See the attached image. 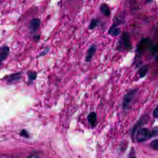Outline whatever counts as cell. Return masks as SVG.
Wrapping results in <instances>:
<instances>
[{"mask_svg":"<svg viewBox=\"0 0 158 158\" xmlns=\"http://www.w3.org/2000/svg\"><path fill=\"white\" fill-rule=\"evenodd\" d=\"M146 51H150L153 56H155V54L157 55L158 52V45L154 44L152 40L148 38H142L140 41L136 49L135 58L136 60H140V64H141L140 59L144 52Z\"/></svg>","mask_w":158,"mask_h":158,"instance_id":"cell-1","label":"cell"},{"mask_svg":"<svg viewBox=\"0 0 158 158\" xmlns=\"http://www.w3.org/2000/svg\"><path fill=\"white\" fill-rule=\"evenodd\" d=\"M133 48L130 34L128 32H124L117 42L115 49L119 52H123L130 51Z\"/></svg>","mask_w":158,"mask_h":158,"instance_id":"cell-2","label":"cell"},{"mask_svg":"<svg viewBox=\"0 0 158 158\" xmlns=\"http://www.w3.org/2000/svg\"><path fill=\"white\" fill-rule=\"evenodd\" d=\"M139 91L138 88L129 90L124 95L122 102V108L124 111H127L130 110L132 107V105Z\"/></svg>","mask_w":158,"mask_h":158,"instance_id":"cell-3","label":"cell"},{"mask_svg":"<svg viewBox=\"0 0 158 158\" xmlns=\"http://www.w3.org/2000/svg\"><path fill=\"white\" fill-rule=\"evenodd\" d=\"M136 139L138 142H143L148 138L156 136L158 134V128H154L153 130H150L147 128H140L137 130Z\"/></svg>","mask_w":158,"mask_h":158,"instance_id":"cell-4","label":"cell"},{"mask_svg":"<svg viewBox=\"0 0 158 158\" xmlns=\"http://www.w3.org/2000/svg\"><path fill=\"white\" fill-rule=\"evenodd\" d=\"M149 120V116L147 114L142 115L140 118L139 119L138 121L136 123V124L133 127V129H132V134H134L135 132L141 127L142 126L148 123Z\"/></svg>","mask_w":158,"mask_h":158,"instance_id":"cell-5","label":"cell"},{"mask_svg":"<svg viewBox=\"0 0 158 158\" xmlns=\"http://www.w3.org/2000/svg\"><path fill=\"white\" fill-rule=\"evenodd\" d=\"M41 20L38 18L32 19L28 23V29L31 34L37 33L41 25Z\"/></svg>","mask_w":158,"mask_h":158,"instance_id":"cell-6","label":"cell"},{"mask_svg":"<svg viewBox=\"0 0 158 158\" xmlns=\"http://www.w3.org/2000/svg\"><path fill=\"white\" fill-rule=\"evenodd\" d=\"M97 45L95 44H92L89 47L85 56V61L86 62H90L91 61L97 51Z\"/></svg>","mask_w":158,"mask_h":158,"instance_id":"cell-7","label":"cell"},{"mask_svg":"<svg viewBox=\"0 0 158 158\" xmlns=\"http://www.w3.org/2000/svg\"><path fill=\"white\" fill-rule=\"evenodd\" d=\"M119 22H115L109 28L108 33L112 37H117L120 35L121 34V30L118 27Z\"/></svg>","mask_w":158,"mask_h":158,"instance_id":"cell-8","label":"cell"},{"mask_svg":"<svg viewBox=\"0 0 158 158\" xmlns=\"http://www.w3.org/2000/svg\"><path fill=\"white\" fill-rule=\"evenodd\" d=\"M10 54V48L8 46L0 47V65L7 58Z\"/></svg>","mask_w":158,"mask_h":158,"instance_id":"cell-9","label":"cell"},{"mask_svg":"<svg viewBox=\"0 0 158 158\" xmlns=\"http://www.w3.org/2000/svg\"><path fill=\"white\" fill-rule=\"evenodd\" d=\"M87 121L92 128L96 126L97 123V116L95 112H91L87 116Z\"/></svg>","mask_w":158,"mask_h":158,"instance_id":"cell-10","label":"cell"},{"mask_svg":"<svg viewBox=\"0 0 158 158\" xmlns=\"http://www.w3.org/2000/svg\"><path fill=\"white\" fill-rule=\"evenodd\" d=\"M100 10L105 17H109L111 16V9L106 3H103L101 4L100 7Z\"/></svg>","mask_w":158,"mask_h":158,"instance_id":"cell-11","label":"cell"},{"mask_svg":"<svg viewBox=\"0 0 158 158\" xmlns=\"http://www.w3.org/2000/svg\"><path fill=\"white\" fill-rule=\"evenodd\" d=\"M21 77V73H14L7 76V78L5 79V80L9 83H13L19 81Z\"/></svg>","mask_w":158,"mask_h":158,"instance_id":"cell-12","label":"cell"},{"mask_svg":"<svg viewBox=\"0 0 158 158\" xmlns=\"http://www.w3.org/2000/svg\"><path fill=\"white\" fill-rule=\"evenodd\" d=\"M149 71V67L148 65H144L140 67L138 70V74L140 79L146 77Z\"/></svg>","mask_w":158,"mask_h":158,"instance_id":"cell-13","label":"cell"},{"mask_svg":"<svg viewBox=\"0 0 158 158\" xmlns=\"http://www.w3.org/2000/svg\"><path fill=\"white\" fill-rule=\"evenodd\" d=\"M100 23V21L99 20L96 19H92L91 21L90 22V24L88 27V29L89 30H93L97 27L98 25Z\"/></svg>","mask_w":158,"mask_h":158,"instance_id":"cell-14","label":"cell"},{"mask_svg":"<svg viewBox=\"0 0 158 158\" xmlns=\"http://www.w3.org/2000/svg\"><path fill=\"white\" fill-rule=\"evenodd\" d=\"M28 77L30 81L35 80L37 77V73L34 72H31L28 73Z\"/></svg>","mask_w":158,"mask_h":158,"instance_id":"cell-15","label":"cell"},{"mask_svg":"<svg viewBox=\"0 0 158 158\" xmlns=\"http://www.w3.org/2000/svg\"><path fill=\"white\" fill-rule=\"evenodd\" d=\"M150 146L153 149L157 150L158 149V139L154 140L152 141L150 143Z\"/></svg>","mask_w":158,"mask_h":158,"instance_id":"cell-16","label":"cell"},{"mask_svg":"<svg viewBox=\"0 0 158 158\" xmlns=\"http://www.w3.org/2000/svg\"><path fill=\"white\" fill-rule=\"evenodd\" d=\"M158 106H156L152 111V116H153L154 118H157V117H158Z\"/></svg>","mask_w":158,"mask_h":158,"instance_id":"cell-17","label":"cell"},{"mask_svg":"<svg viewBox=\"0 0 158 158\" xmlns=\"http://www.w3.org/2000/svg\"><path fill=\"white\" fill-rule=\"evenodd\" d=\"M154 0H146V3L147 4H150V3H152L153 2Z\"/></svg>","mask_w":158,"mask_h":158,"instance_id":"cell-18","label":"cell"},{"mask_svg":"<svg viewBox=\"0 0 158 158\" xmlns=\"http://www.w3.org/2000/svg\"><path fill=\"white\" fill-rule=\"evenodd\" d=\"M27 158H40L39 157H38L37 156H35V155H30V156H28Z\"/></svg>","mask_w":158,"mask_h":158,"instance_id":"cell-19","label":"cell"},{"mask_svg":"<svg viewBox=\"0 0 158 158\" xmlns=\"http://www.w3.org/2000/svg\"><path fill=\"white\" fill-rule=\"evenodd\" d=\"M136 158V157H131V158Z\"/></svg>","mask_w":158,"mask_h":158,"instance_id":"cell-20","label":"cell"},{"mask_svg":"<svg viewBox=\"0 0 158 158\" xmlns=\"http://www.w3.org/2000/svg\"><path fill=\"white\" fill-rule=\"evenodd\" d=\"M2 0H0V2Z\"/></svg>","mask_w":158,"mask_h":158,"instance_id":"cell-21","label":"cell"}]
</instances>
